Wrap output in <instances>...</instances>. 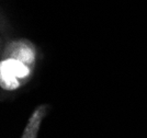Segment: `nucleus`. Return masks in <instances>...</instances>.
Returning <instances> with one entry per match:
<instances>
[{
    "label": "nucleus",
    "instance_id": "1",
    "mask_svg": "<svg viewBox=\"0 0 147 138\" xmlns=\"http://www.w3.org/2000/svg\"><path fill=\"white\" fill-rule=\"evenodd\" d=\"M7 54L8 57L1 61L0 67L1 87L6 90H14L19 88L22 80L29 77L31 65L14 55Z\"/></svg>",
    "mask_w": 147,
    "mask_h": 138
},
{
    "label": "nucleus",
    "instance_id": "2",
    "mask_svg": "<svg viewBox=\"0 0 147 138\" xmlns=\"http://www.w3.org/2000/svg\"><path fill=\"white\" fill-rule=\"evenodd\" d=\"M46 113V108L45 106H40L36 111L32 114L30 120L26 125V128L24 131V134L22 138H36L37 132L41 125V122L43 120L44 115Z\"/></svg>",
    "mask_w": 147,
    "mask_h": 138
}]
</instances>
